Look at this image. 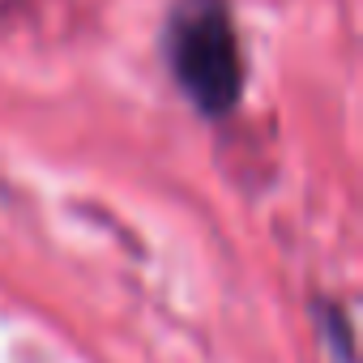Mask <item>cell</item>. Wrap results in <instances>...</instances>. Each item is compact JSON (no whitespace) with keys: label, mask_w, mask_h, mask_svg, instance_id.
<instances>
[{"label":"cell","mask_w":363,"mask_h":363,"mask_svg":"<svg viewBox=\"0 0 363 363\" xmlns=\"http://www.w3.org/2000/svg\"><path fill=\"white\" fill-rule=\"evenodd\" d=\"M171 69L189 99L223 116L240 99V48L223 0H179L171 18Z\"/></svg>","instance_id":"obj_1"}]
</instances>
